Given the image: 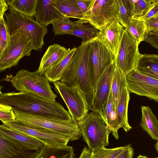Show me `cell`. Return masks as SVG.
<instances>
[{
    "label": "cell",
    "mask_w": 158,
    "mask_h": 158,
    "mask_svg": "<svg viewBox=\"0 0 158 158\" xmlns=\"http://www.w3.org/2000/svg\"><path fill=\"white\" fill-rule=\"evenodd\" d=\"M0 104L11 106L13 110L18 111L53 116L65 120L72 119L69 111L59 103L47 100L33 93L1 92Z\"/></svg>",
    "instance_id": "obj_1"
},
{
    "label": "cell",
    "mask_w": 158,
    "mask_h": 158,
    "mask_svg": "<svg viewBox=\"0 0 158 158\" xmlns=\"http://www.w3.org/2000/svg\"><path fill=\"white\" fill-rule=\"evenodd\" d=\"M91 40L81 42L77 47L60 80L72 86H77L85 96L90 110L94 95L90 79Z\"/></svg>",
    "instance_id": "obj_2"
},
{
    "label": "cell",
    "mask_w": 158,
    "mask_h": 158,
    "mask_svg": "<svg viewBox=\"0 0 158 158\" xmlns=\"http://www.w3.org/2000/svg\"><path fill=\"white\" fill-rule=\"evenodd\" d=\"M13 110L16 115L15 121L27 127L43 128L56 132L68 138L70 141L77 140L81 137L79 124L72 119L65 120L53 116L31 114Z\"/></svg>",
    "instance_id": "obj_3"
},
{
    "label": "cell",
    "mask_w": 158,
    "mask_h": 158,
    "mask_svg": "<svg viewBox=\"0 0 158 158\" xmlns=\"http://www.w3.org/2000/svg\"><path fill=\"white\" fill-rule=\"evenodd\" d=\"M4 15L10 35L19 33L26 37L32 44L33 50L41 52L44 45V38L48 32L33 18L10 10Z\"/></svg>",
    "instance_id": "obj_4"
},
{
    "label": "cell",
    "mask_w": 158,
    "mask_h": 158,
    "mask_svg": "<svg viewBox=\"0 0 158 158\" xmlns=\"http://www.w3.org/2000/svg\"><path fill=\"white\" fill-rule=\"evenodd\" d=\"M3 81H10L19 92L34 94L47 100L55 101L57 97L52 89L49 81L37 70L33 72L22 69L14 76L7 75Z\"/></svg>",
    "instance_id": "obj_5"
},
{
    "label": "cell",
    "mask_w": 158,
    "mask_h": 158,
    "mask_svg": "<svg viewBox=\"0 0 158 158\" xmlns=\"http://www.w3.org/2000/svg\"><path fill=\"white\" fill-rule=\"evenodd\" d=\"M79 124L81 135L91 152L109 144L111 131L99 113L91 111Z\"/></svg>",
    "instance_id": "obj_6"
},
{
    "label": "cell",
    "mask_w": 158,
    "mask_h": 158,
    "mask_svg": "<svg viewBox=\"0 0 158 158\" xmlns=\"http://www.w3.org/2000/svg\"><path fill=\"white\" fill-rule=\"evenodd\" d=\"M52 83L55 91L66 104L72 119L79 123L87 115L89 110L85 98L79 87L60 81Z\"/></svg>",
    "instance_id": "obj_7"
},
{
    "label": "cell",
    "mask_w": 158,
    "mask_h": 158,
    "mask_svg": "<svg viewBox=\"0 0 158 158\" xmlns=\"http://www.w3.org/2000/svg\"><path fill=\"white\" fill-rule=\"evenodd\" d=\"M118 9L117 0H91L88 11L75 22L89 23L100 31L116 19Z\"/></svg>",
    "instance_id": "obj_8"
},
{
    "label": "cell",
    "mask_w": 158,
    "mask_h": 158,
    "mask_svg": "<svg viewBox=\"0 0 158 158\" xmlns=\"http://www.w3.org/2000/svg\"><path fill=\"white\" fill-rule=\"evenodd\" d=\"M114 56L98 36L91 40L89 76L94 93L99 80L105 71L114 64Z\"/></svg>",
    "instance_id": "obj_9"
},
{
    "label": "cell",
    "mask_w": 158,
    "mask_h": 158,
    "mask_svg": "<svg viewBox=\"0 0 158 158\" xmlns=\"http://www.w3.org/2000/svg\"><path fill=\"white\" fill-rule=\"evenodd\" d=\"M135 38L124 28L114 64L123 74L126 76L134 69L140 54Z\"/></svg>",
    "instance_id": "obj_10"
},
{
    "label": "cell",
    "mask_w": 158,
    "mask_h": 158,
    "mask_svg": "<svg viewBox=\"0 0 158 158\" xmlns=\"http://www.w3.org/2000/svg\"><path fill=\"white\" fill-rule=\"evenodd\" d=\"M32 50L31 42L23 35L17 33L10 35L7 51L0 58V72L17 65L22 58L30 55Z\"/></svg>",
    "instance_id": "obj_11"
},
{
    "label": "cell",
    "mask_w": 158,
    "mask_h": 158,
    "mask_svg": "<svg viewBox=\"0 0 158 158\" xmlns=\"http://www.w3.org/2000/svg\"><path fill=\"white\" fill-rule=\"evenodd\" d=\"M3 124L11 129L39 140L44 145L52 146H66L70 141L67 137L49 130L29 127L16 121L4 123Z\"/></svg>",
    "instance_id": "obj_12"
},
{
    "label": "cell",
    "mask_w": 158,
    "mask_h": 158,
    "mask_svg": "<svg viewBox=\"0 0 158 158\" xmlns=\"http://www.w3.org/2000/svg\"><path fill=\"white\" fill-rule=\"evenodd\" d=\"M125 80L130 93L158 102V80L140 74L134 69L125 76Z\"/></svg>",
    "instance_id": "obj_13"
},
{
    "label": "cell",
    "mask_w": 158,
    "mask_h": 158,
    "mask_svg": "<svg viewBox=\"0 0 158 158\" xmlns=\"http://www.w3.org/2000/svg\"><path fill=\"white\" fill-rule=\"evenodd\" d=\"M115 68L114 64H112L100 78L90 109L92 111L99 113L103 106L107 103Z\"/></svg>",
    "instance_id": "obj_14"
},
{
    "label": "cell",
    "mask_w": 158,
    "mask_h": 158,
    "mask_svg": "<svg viewBox=\"0 0 158 158\" xmlns=\"http://www.w3.org/2000/svg\"><path fill=\"white\" fill-rule=\"evenodd\" d=\"M124 29L115 19L102 28L98 35L114 57L117 52Z\"/></svg>",
    "instance_id": "obj_15"
},
{
    "label": "cell",
    "mask_w": 158,
    "mask_h": 158,
    "mask_svg": "<svg viewBox=\"0 0 158 158\" xmlns=\"http://www.w3.org/2000/svg\"><path fill=\"white\" fill-rule=\"evenodd\" d=\"M40 150H30L0 133V158H34Z\"/></svg>",
    "instance_id": "obj_16"
},
{
    "label": "cell",
    "mask_w": 158,
    "mask_h": 158,
    "mask_svg": "<svg viewBox=\"0 0 158 158\" xmlns=\"http://www.w3.org/2000/svg\"><path fill=\"white\" fill-rule=\"evenodd\" d=\"M34 17L36 22L45 28L56 21L68 18L54 6L52 0H38Z\"/></svg>",
    "instance_id": "obj_17"
},
{
    "label": "cell",
    "mask_w": 158,
    "mask_h": 158,
    "mask_svg": "<svg viewBox=\"0 0 158 158\" xmlns=\"http://www.w3.org/2000/svg\"><path fill=\"white\" fill-rule=\"evenodd\" d=\"M70 49L57 44H53L49 46L41 58L37 70L39 73L43 76L46 70L60 62Z\"/></svg>",
    "instance_id": "obj_18"
},
{
    "label": "cell",
    "mask_w": 158,
    "mask_h": 158,
    "mask_svg": "<svg viewBox=\"0 0 158 158\" xmlns=\"http://www.w3.org/2000/svg\"><path fill=\"white\" fill-rule=\"evenodd\" d=\"M130 93L126 84L125 76L123 74L116 112L121 128H123L126 132L132 128L128 123V108L130 99Z\"/></svg>",
    "instance_id": "obj_19"
},
{
    "label": "cell",
    "mask_w": 158,
    "mask_h": 158,
    "mask_svg": "<svg viewBox=\"0 0 158 158\" xmlns=\"http://www.w3.org/2000/svg\"><path fill=\"white\" fill-rule=\"evenodd\" d=\"M0 133L31 151L40 150L44 144L39 140L2 124L0 125Z\"/></svg>",
    "instance_id": "obj_20"
},
{
    "label": "cell",
    "mask_w": 158,
    "mask_h": 158,
    "mask_svg": "<svg viewBox=\"0 0 158 158\" xmlns=\"http://www.w3.org/2000/svg\"><path fill=\"white\" fill-rule=\"evenodd\" d=\"M134 69L140 74L158 80V55L140 53Z\"/></svg>",
    "instance_id": "obj_21"
},
{
    "label": "cell",
    "mask_w": 158,
    "mask_h": 158,
    "mask_svg": "<svg viewBox=\"0 0 158 158\" xmlns=\"http://www.w3.org/2000/svg\"><path fill=\"white\" fill-rule=\"evenodd\" d=\"M99 113L107 123L113 135L118 139L119 138L118 131L121 127L118 119L111 89L107 103L103 106Z\"/></svg>",
    "instance_id": "obj_22"
},
{
    "label": "cell",
    "mask_w": 158,
    "mask_h": 158,
    "mask_svg": "<svg viewBox=\"0 0 158 158\" xmlns=\"http://www.w3.org/2000/svg\"><path fill=\"white\" fill-rule=\"evenodd\" d=\"M142 116L140 126L151 138L158 141V120L148 106L141 107Z\"/></svg>",
    "instance_id": "obj_23"
},
{
    "label": "cell",
    "mask_w": 158,
    "mask_h": 158,
    "mask_svg": "<svg viewBox=\"0 0 158 158\" xmlns=\"http://www.w3.org/2000/svg\"><path fill=\"white\" fill-rule=\"evenodd\" d=\"M73 147L68 145L52 146L44 145L34 158H74Z\"/></svg>",
    "instance_id": "obj_24"
},
{
    "label": "cell",
    "mask_w": 158,
    "mask_h": 158,
    "mask_svg": "<svg viewBox=\"0 0 158 158\" xmlns=\"http://www.w3.org/2000/svg\"><path fill=\"white\" fill-rule=\"evenodd\" d=\"M131 17H142L153 7L157 0H122Z\"/></svg>",
    "instance_id": "obj_25"
},
{
    "label": "cell",
    "mask_w": 158,
    "mask_h": 158,
    "mask_svg": "<svg viewBox=\"0 0 158 158\" xmlns=\"http://www.w3.org/2000/svg\"><path fill=\"white\" fill-rule=\"evenodd\" d=\"M54 6L69 18L80 19L84 13L79 7L77 0H52Z\"/></svg>",
    "instance_id": "obj_26"
},
{
    "label": "cell",
    "mask_w": 158,
    "mask_h": 158,
    "mask_svg": "<svg viewBox=\"0 0 158 158\" xmlns=\"http://www.w3.org/2000/svg\"><path fill=\"white\" fill-rule=\"evenodd\" d=\"M77 47L70 49L66 56L58 63L46 70L43 76L50 82L60 81L63 73Z\"/></svg>",
    "instance_id": "obj_27"
},
{
    "label": "cell",
    "mask_w": 158,
    "mask_h": 158,
    "mask_svg": "<svg viewBox=\"0 0 158 158\" xmlns=\"http://www.w3.org/2000/svg\"><path fill=\"white\" fill-rule=\"evenodd\" d=\"M38 0H6L8 9L33 18Z\"/></svg>",
    "instance_id": "obj_28"
},
{
    "label": "cell",
    "mask_w": 158,
    "mask_h": 158,
    "mask_svg": "<svg viewBox=\"0 0 158 158\" xmlns=\"http://www.w3.org/2000/svg\"><path fill=\"white\" fill-rule=\"evenodd\" d=\"M126 29L135 38L139 45L144 41L147 29L146 21L143 19L139 17H131L130 23Z\"/></svg>",
    "instance_id": "obj_29"
},
{
    "label": "cell",
    "mask_w": 158,
    "mask_h": 158,
    "mask_svg": "<svg viewBox=\"0 0 158 158\" xmlns=\"http://www.w3.org/2000/svg\"><path fill=\"white\" fill-rule=\"evenodd\" d=\"M77 23L76 27L67 34L80 38L82 42L89 41L97 36L99 33L100 31L90 24Z\"/></svg>",
    "instance_id": "obj_30"
},
{
    "label": "cell",
    "mask_w": 158,
    "mask_h": 158,
    "mask_svg": "<svg viewBox=\"0 0 158 158\" xmlns=\"http://www.w3.org/2000/svg\"><path fill=\"white\" fill-rule=\"evenodd\" d=\"M127 147L126 146L112 148H98L91 152L90 158H116Z\"/></svg>",
    "instance_id": "obj_31"
},
{
    "label": "cell",
    "mask_w": 158,
    "mask_h": 158,
    "mask_svg": "<svg viewBox=\"0 0 158 158\" xmlns=\"http://www.w3.org/2000/svg\"><path fill=\"white\" fill-rule=\"evenodd\" d=\"M0 58L6 52L9 45L10 35L4 16L0 17Z\"/></svg>",
    "instance_id": "obj_32"
},
{
    "label": "cell",
    "mask_w": 158,
    "mask_h": 158,
    "mask_svg": "<svg viewBox=\"0 0 158 158\" xmlns=\"http://www.w3.org/2000/svg\"><path fill=\"white\" fill-rule=\"evenodd\" d=\"M53 31L56 35H64L73 29L77 26L75 21H72L69 18H66L57 20L52 23Z\"/></svg>",
    "instance_id": "obj_33"
},
{
    "label": "cell",
    "mask_w": 158,
    "mask_h": 158,
    "mask_svg": "<svg viewBox=\"0 0 158 158\" xmlns=\"http://www.w3.org/2000/svg\"><path fill=\"white\" fill-rule=\"evenodd\" d=\"M122 75L123 74L115 67L112 81L111 90L116 109L119 99L120 85Z\"/></svg>",
    "instance_id": "obj_34"
},
{
    "label": "cell",
    "mask_w": 158,
    "mask_h": 158,
    "mask_svg": "<svg viewBox=\"0 0 158 158\" xmlns=\"http://www.w3.org/2000/svg\"><path fill=\"white\" fill-rule=\"evenodd\" d=\"M118 9L116 16L120 24L126 28L130 21L131 16L128 13L122 0H117Z\"/></svg>",
    "instance_id": "obj_35"
},
{
    "label": "cell",
    "mask_w": 158,
    "mask_h": 158,
    "mask_svg": "<svg viewBox=\"0 0 158 158\" xmlns=\"http://www.w3.org/2000/svg\"><path fill=\"white\" fill-rule=\"evenodd\" d=\"M15 119V113L11 106L0 104V119L2 123L14 122Z\"/></svg>",
    "instance_id": "obj_36"
},
{
    "label": "cell",
    "mask_w": 158,
    "mask_h": 158,
    "mask_svg": "<svg viewBox=\"0 0 158 158\" xmlns=\"http://www.w3.org/2000/svg\"><path fill=\"white\" fill-rule=\"evenodd\" d=\"M158 17V0L153 7L143 16L139 17L145 21L150 19Z\"/></svg>",
    "instance_id": "obj_37"
},
{
    "label": "cell",
    "mask_w": 158,
    "mask_h": 158,
    "mask_svg": "<svg viewBox=\"0 0 158 158\" xmlns=\"http://www.w3.org/2000/svg\"><path fill=\"white\" fill-rule=\"evenodd\" d=\"M147 31L155 32L158 31V17L152 18L146 21Z\"/></svg>",
    "instance_id": "obj_38"
},
{
    "label": "cell",
    "mask_w": 158,
    "mask_h": 158,
    "mask_svg": "<svg viewBox=\"0 0 158 158\" xmlns=\"http://www.w3.org/2000/svg\"><path fill=\"white\" fill-rule=\"evenodd\" d=\"M127 146L126 148L116 158H132L134 155V150L131 145Z\"/></svg>",
    "instance_id": "obj_39"
},
{
    "label": "cell",
    "mask_w": 158,
    "mask_h": 158,
    "mask_svg": "<svg viewBox=\"0 0 158 158\" xmlns=\"http://www.w3.org/2000/svg\"><path fill=\"white\" fill-rule=\"evenodd\" d=\"M77 1L79 7L84 14L88 11L91 0H77Z\"/></svg>",
    "instance_id": "obj_40"
},
{
    "label": "cell",
    "mask_w": 158,
    "mask_h": 158,
    "mask_svg": "<svg viewBox=\"0 0 158 158\" xmlns=\"http://www.w3.org/2000/svg\"><path fill=\"white\" fill-rule=\"evenodd\" d=\"M0 17L4 16L6 11L8 9L9 6L6 0H0Z\"/></svg>",
    "instance_id": "obj_41"
},
{
    "label": "cell",
    "mask_w": 158,
    "mask_h": 158,
    "mask_svg": "<svg viewBox=\"0 0 158 158\" xmlns=\"http://www.w3.org/2000/svg\"><path fill=\"white\" fill-rule=\"evenodd\" d=\"M91 153L89 149L85 146L78 158H90Z\"/></svg>",
    "instance_id": "obj_42"
},
{
    "label": "cell",
    "mask_w": 158,
    "mask_h": 158,
    "mask_svg": "<svg viewBox=\"0 0 158 158\" xmlns=\"http://www.w3.org/2000/svg\"><path fill=\"white\" fill-rule=\"evenodd\" d=\"M154 47L158 50V36L156 37L154 44Z\"/></svg>",
    "instance_id": "obj_43"
},
{
    "label": "cell",
    "mask_w": 158,
    "mask_h": 158,
    "mask_svg": "<svg viewBox=\"0 0 158 158\" xmlns=\"http://www.w3.org/2000/svg\"><path fill=\"white\" fill-rule=\"evenodd\" d=\"M137 158H158V157L156 158H150L147 157L146 156H142V155H139Z\"/></svg>",
    "instance_id": "obj_44"
},
{
    "label": "cell",
    "mask_w": 158,
    "mask_h": 158,
    "mask_svg": "<svg viewBox=\"0 0 158 158\" xmlns=\"http://www.w3.org/2000/svg\"><path fill=\"white\" fill-rule=\"evenodd\" d=\"M155 149L158 152V141H157L155 145Z\"/></svg>",
    "instance_id": "obj_45"
},
{
    "label": "cell",
    "mask_w": 158,
    "mask_h": 158,
    "mask_svg": "<svg viewBox=\"0 0 158 158\" xmlns=\"http://www.w3.org/2000/svg\"><path fill=\"white\" fill-rule=\"evenodd\" d=\"M157 33H158V31H155Z\"/></svg>",
    "instance_id": "obj_46"
}]
</instances>
